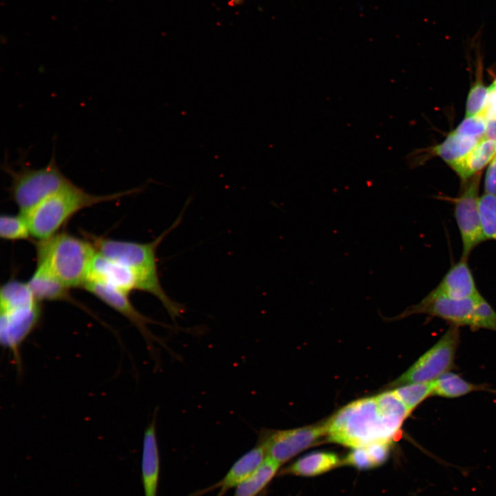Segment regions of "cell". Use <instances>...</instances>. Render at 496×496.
Wrapping results in <instances>:
<instances>
[{"instance_id": "9a60e30c", "label": "cell", "mask_w": 496, "mask_h": 496, "mask_svg": "<svg viewBox=\"0 0 496 496\" xmlns=\"http://www.w3.org/2000/svg\"><path fill=\"white\" fill-rule=\"evenodd\" d=\"M88 279L101 281L127 294L136 289V278L127 267L97 252Z\"/></svg>"}, {"instance_id": "44dd1931", "label": "cell", "mask_w": 496, "mask_h": 496, "mask_svg": "<svg viewBox=\"0 0 496 496\" xmlns=\"http://www.w3.org/2000/svg\"><path fill=\"white\" fill-rule=\"evenodd\" d=\"M280 465L266 457L258 469L236 487L234 496H258L277 473Z\"/></svg>"}, {"instance_id": "7a4b0ae2", "label": "cell", "mask_w": 496, "mask_h": 496, "mask_svg": "<svg viewBox=\"0 0 496 496\" xmlns=\"http://www.w3.org/2000/svg\"><path fill=\"white\" fill-rule=\"evenodd\" d=\"M324 424L329 442L355 448L376 442L392 443L403 422L384 415L374 396L349 403Z\"/></svg>"}, {"instance_id": "52a82bcc", "label": "cell", "mask_w": 496, "mask_h": 496, "mask_svg": "<svg viewBox=\"0 0 496 496\" xmlns=\"http://www.w3.org/2000/svg\"><path fill=\"white\" fill-rule=\"evenodd\" d=\"M459 340V327L451 325L438 341L395 380L393 385L433 382L451 371L455 364Z\"/></svg>"}, {"instance_id": "9c48e42d", "label": "cell", "mask_w": 496, "mask_h": 496, "mask_svg": "<svg viewBox=\"0 0 496 496\" xmlns=\"http://www.w3.org/2000/svg\"><path fill=\"white\" fill-rule=\"evenodd\" d=\"M481 172L464 181L459 196L455 199L454 214L462 244V258L468 259L471 251L486 240L479 212V196Z\"/></svg>"}, {"instance_id": "d4e9b609", "label": "cell", "mask_w": 496, "mask_h": 496, "mask_svg": "<svg viewBox=\"0 0 496 496\" xmlns=\"http://www.w3.org/2000/svg\"><path fill=\"white\" fill-rule=\"evenodd\" d=\"M479 212L485 237L496 241V196L486 194L480 196Z\"/></svg>"}, {"instance_id": "5bb4252c", "label": "cell", "mask_w": 496, "mask_h": 496, "mask_svg": "<svg viewBox=\"0 0 496 496\" xmlns=\"http://www.w3.org/2000/svg\"><path fill=\"white\" fill-rule=\"evenodd\" d=\"M156 417L144 432L141 457V479L144 496H156L159 475L160 456L156 437Z\"/></svg>"}, {"instance_id": "ac0fdd59", "label": "cell", "mask_w": 496, "mask_h": 496, "mask_svg": "<svg viewBox=\"0 0 496 496\" xmlns=\"http://www.w3.org/2000/svg\"><path fill=\"white\" fill-rule=\"evenodd\" d=\"M342 460L331 452L309 453L282 469L280 474L313 477L325 473L341 465Z\"/></svg>"}, {"instance_id": "ffe728a7", "label": "cell", "mask_w": 496, "mask_h": 496, "mask_svg": "<svg viewBox=\"0 0 496 496\" xmlns=\"http://www.w3.org/2000/svg\"><path fill=\"white\" fill-rule=\"evenodd\" d=\"M433 382V395L446 398L459 397L475 391H495L487 386L469 382L451 371L445 373Z\"/></svg>"}, {"instance_id": "4316f807", "label": "cell", "mask_w": 496, "mask_h": 496, "mask_svg": "<svg viewBox=\"0 0 496 496\" xmlns=\"http://www.w3.org/2000/svg\"><path fill=\"white\" fill-rule=\"evenodd\" d=\"M341 465L350 466L360 470L375 468L364 446L352 448V450L342 460Z\"/></svg>"}, {"instance_id": "3957f363", "label": "cell", "mask_w": 496, "mask_h": 496, "mask_svg": "<svg viewBox=\"0 0 496 496\" xmlns=\"http://www.w3.org/2000/svg\"><path fill=\"white\" fill-rule=\"evenodd\" d=\"M37 266L42 267L68 287H79L88 279L96 251L88 240L65 232L36 243Z\"/></svg>"}, {"instance_id": "83f0119b", "label": "cell", "mask_w": 496, "mask_h": 496, "mask_svg": "<svg viewBox=\"0 0 496 496\" xmlns=\"http://www.w3.org/2000/svg\"><path fill=\"white\" fill-rule=\"evenodd\" d=\"M390 442H376L365 445L375 468L384 464L390 454Z\"/></svg>"}, {"instance_id": "1f68e13d", "label": "cell", "mask_w": 496, "mask_h": 496, "mask_svg": "<svg viewBox=\"0 0 496 496\" xmlns=\"http://www.w3.org/2000/svg\"><path fill=\"white\" fill-rule=\"evenodd\" d=\"M258 496H266V495H265L264 493H261L260 494V495H258Z\"/></svg>"}, {"instance_id": "d6986e66", "label": "cell", "mask_w": 496, "mask_h": 496, "mask_svg": "<svg viewBox=\"0 0 496 496\" xmlns=\"http://www.w3.org/2000/svg\"><path fill=\"white\" fill-rule=\"evenodd\" d=\"M479 141L453 130L442 143L433 147L431 152L451 167L465 157Z\"/></svg>"}, {"instance_id": "4fadbf2b", "label": "cell", "mask_w": 496, "mask_h": 496, "mask_svg": "<svg viewBox=\"0 0 496 496\" xmlns=\"http://www.w3.org/2000/svg\"><path fill=\"white\" fill-rule=\"evenodd\" d=\"M267 457L262 446L258 444L241 456L230 468L227 474L216 484L196 492L194 496L218 489L216 496H224L231 488H236L250 477L261 466Z\"/></svg>"}, {"instance_id": "f1b7e54d", "label": "cell", "mask_w": 496, "mask_h": 496, "mask_svg": "<svg viewBox=\"0 0 496 496\" xmlns=\"http://www.w3.org/2000/svg\"><path fill=\"white\" fill-rule=\"evenodd\" d=\"M481 114L485 119L496 118V78L488 87L486 104Z\"/></svg>"}, {"instance_id": "d6a6232c", "label": "cell", "mask_w": 496, "mask_h": 496, "mask_svg": "<svg viewBox=\"0 0 496 496\" xmlns=\"http://www.w3.org/2000/svg\"><path fill=\"white\" fill-rule=\"evenodd\" d=\"M235 1H240V0H235Z\"/></svg>"}, {"instance_id": "8992f818", "label": "cell", "mask_w": 496, "mask_h": 496, "mask_svg": "<svg viewBox=\"0 0 496 496\" xmlns=\"http://www.w3.org/2000/svg\"><path fill=\"white\" fill-rule=\"evenodd\" d=\"M2 168L11 179V197L24 216L47 198L74 184L61 172L54 153L49 163L39 169L21 163L15 170L7 161Z\"/></svg>"}, {"instance_id": "e0dca14e", "label": "cell", "mask_w": 496, "mask_h": 496, "mask_svg": "<svg viewBox=\"0 0 496 496\" xmlns=\"http://www.w3.org/2000/svg\"><path fill=\"white\" fill-rule=\"evenodd\" d=\"M495 156L496 140L484 138L465 157L451 167L464 182L480 173Z\"/></svg>"}, {"instance_id": "30bf717a", "label": "cell", "mask_w": 496, "mask_h": 496, "mask_svg": "<svg viewBox=\"0 0 496 496\" xmlns=\"http://www.w3.org/2000/svg\"><path fill=\"white\" fill-rule=\"evenodd\" d=\"M486 299L477 293L462 299L437 298L431 301L421 300L406 309L400 316L424 313L437 317L451 323V325L469 327L474 330L480 309Z\"/></svg>"}, {"instance_id": "6da1fadb", "label": "cell", "mask_w": 496, "mask_h": 496, "mask_svg": "<svg viewBox=\"0 0 496 496\" xmlns=\"http://www.w3.org/2000/svg\"><path fill=\"white\" fill-rule=\"evenodd\" d=\"M182 215L167 230L152 242L139 243L114 240L85 234L97 253L127 267L136 280V290H141L157 298L167 313L175 320L183 313L180 304L172 300L161 284L156 259V250L163 240L181 222Z\"/></svg>"}, {"instance_id": "603a6c76", "label": "cell", "mask_w": 496, "mask_h": 496, "mask_svg": "<svg viewBox=\"0 0 496 496\" xmlns=\"http://www.w3.org/2000/svg\"><path fill=\"white\" fill-rule=\"evenodd\" d=\"M31 236L25 216L2 215L0 218V237L5 240H28Z\"/></svg>"}, {"instance_id": "f546056e", "label": "cell", "mask_w": 496, "mask_h": 496, "mask_svg": "<svg viewBox=\"0 0 496 496\" xmlns=\"http://www.w3.org/2000/svg\"><path fill=\"white\" fill-rule=\"evenodd\" d=\"M484 187V194L496 196V156L488 165Z\"/></svg>"}, {"instance_id": "2e32d148", "label": "cell", "mask_w": 496, "mask_h": 496, "mask_svg": "<svg viewBox=\"0 0 496 496\" xmlns=\"http://www.w3.org/2000/svg\"><path fill=\"white\" fill-rule=\"evenodd\" d=\"M27 283L34 298L39 302L61 300L80 306L72 298L69 292L70 288L42 267L37 266L35 271Z\"/></svg>"}, {"instance_id": "7402d4cb", "label": "cell", "mask_w": 496, "mask_h": 496, "mask_svg": "<svg viewBox=\"0 0 496 496\" xmlns=\"http://www.w3.org/2000/svg\"><path fill=\"white\" fill-rule=\"evenodd\" d=\"M433 382L404 384L395 388L393 392L411 413L424 400L430 396H433Z\"/></svg>"}, {"instance_id": "277c9868", "label": "cell", "mask_w": 496, "mask_h": 496, "mask_svg": "<svg viewBox=\"0 0 496 496\" xmlns=\"http://www.w3.org/2000/svg\"><path fill=\"white\" fill-rule=\"evenodd\" d=\"M40 302L27 282L10 280L0 291V339L1 344L20 365V349L41 318Z\"/></svg>"}, {"instance_id": "5b68a950", "label": "cell", "mask_w": 496, "mask_h": 496, "mask_svg": "<svg viewBox=\"0 0 496 496\" xmlns=\"http://www.w3.org/2000/svg\"><path fill=\"white\" fill-rule=\"evenodd\" d=\"M139 188L107 195L86 192L73 184L45 199L25 216L32 237L41 240L59 232L60 228L79 211L121 198L137 192Z\"/></svg>"}, {"instance_id": "8fae6325", "label": "cell", "mask_w": 496, "mask_h": 496, "mask_svg": "<svg viewBox=\"0 0 496 496\" xmlns=\"http://www.w3.org/2000/svg\"><path fill=\"white\" fill-rule=\"evenodd\" d=\"M83 288L126 318L138 329L146 341L155 339L147 327L148 323H154L155 322L136 309L130 302L127 293L107 284L92 279H88Z\"/></svg>"}, {"instance_id": "cb8c5ba5", "label": "cell", "mask_w": 496, "mask_h": 496, "mask_svg": "<svg viewBox=\"0 0 496 496\" xmlns=\"http://www.w3.org/2000/svg\"><path fill=\"white\" fill-rule=\"evenodd\" d=\"M482 73V65H479L476 80L467 96L465 116H472L481 113L486 104L488 87H486L483 82Z\"/></svg>"}, {"instance_id": "4dcf8cb0", "label": "cell", "mask_w": 496, "mask_h": 496, "mask_svg": "<svg viewBox=\"0 0 496 496\" xmlns=\"http://www.w3.org/2000/svg\"><path fill=\"white\" fill-rule=\"evenodd\" d=\"M484 138L490 140H496V118L486 120Z\"/></svg>"}, {"instance_id": "ba28073f", "label": "cell", "mask_w": 496, "mask_h": 496, "mask_svg": "<svg viewBox=\"0 0 496 496\" xmlns=\"http://www.w3.org/2000/svg\"><path fill=\"white\" fill-rule=\"evenodd\" d=\"M327 437L325 424L287 430L264 429L258 444L263 446L267 457L280 465Z\"/></svg>"}, {"instance_id": "7c38bea8", "label": "cell", "mask_w": 496, "mask_h": 496, "mask_svg": "<svg viewBox=\"0 0 496 496\" xmlns=\"http://www.w3.org/2000/svg\"><path fill=\"white\" fill-rule=\"evenodd\" d=\"M475 282L468 265V259H461L453 265L437 286L422 300L431 301L437 298L462 299L477 294Z\"/></svg>"}, {"instance_id": "484cf974", "label": "cell", "mask_w": 496, "mask_h": 496, "mask_svg": "<svg viewBox=\"0 0 496 496\" xmlns=\"http://www.w3.org/2000/svg\"><path fill=\"white\" fill-rule=\"evenodd\" d=\"M486 119L481 114L465 116L453 130L460 134L481 140L484 138Z\"/></svg>"}]
</instances>
